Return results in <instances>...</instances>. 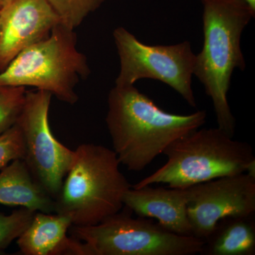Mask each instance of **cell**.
<instances>
[{
    "label": "cell",
    "instance_id": "1",
    "mask_svg": "<svg viewBox=\"0 0 255 255\" xmlns=\"http://www.w3.org/2000/svg\"><path fill=\"white\" fill-rule=\"evenodd\" d=\"M206 111L168 113L132 86H116L108 95L106 123L120 164L140 172L171 143L206 123Z\"/></svg>",
    "mask_w": 255,
    "mask_h": 255
},
{
    "label": "cell",
    "instance_id": "2",
    "mask_svg": "<svg viewBox=\"0 0 255 255\" xmlns=\"http://www.w3.org/2000/svg\"><path fill=\"white\" fill-rule=\"evenodd\" d=\"M204 45L196 55L194 75L211 97L218 128L234 136L236 119L228 102L235 69L246 68L242 53V33L255 13L242 0H201Z\"/></svg>",
    "mask_w": 255,
    "mask_h": 255
},
{
    "label": "cell",
    "instance_id": "3",
    "mask_svg": "<svg viewBox=\"0 0 255 255\" xmlns=\"http://www.w3.org/2000/svg\"><path fill=\"white\" fill-rule=\"evenodd\" d=\"M75 152L55 199V213L68 216L73 226H94L123 209L124 196L131 185L121 172L114 150L85 143Z\"/></svg>",
    "mask_w": 255,
    "mask_h": 255
},
{
    "label": "cell",
    "instance_id": "4",
    "mask_svg": "<svg viewBox=\"0 0 255 255\" xmlns=\"http://www.w3.org/2000/svg\"><path fill=\"white\" fill-rule=\"evenodd\" d=\"M163 154L166 163L132 188L162 184L186 189L225 176L246 173L255 159L250 144L234 140L219 128L189 132L171 143Z\"/></svg>",
    "mask_w": 255,
    "mask_h": 255
},
{
    "label": "cell",
    "instance_id": "5",
    "mask_svg": "<svg viewBox=\"0 0 255 255\" xmlns=\"http://www.w3.org/2000/svg\"><path fill=\"white\" fill-rule=\"evenodd\" d=\"M86 56L77 48L75 30L60 23L49 36L25 48L0 72V86L32 87L75 105V87L90 75Z\"/></svg>",
    "mask_w": 255,
    "mask_h": 255
},
{
    "label": "cell",
    "instance_id": "6",
    "mask_svg": "<svg viewBox=\"0 0 255 255\" xmlns=\"http://www.w3.org/2000/svg\"><path fill=\"white\" fill-rule=\"evenodd\" d=\"M90 226H72V237L83 243L85 255H194L204 241L171 232L151 219L133 218L128 208Z\"/></svg>",
    "mask_w": 255,
    "mask_h": 255
},
{
    "label": "cell",
    "instance_id": "7",
    "mask_svg": "<svg viewBox=\"0 0 255 255\" xmlns=\"http://www.w3.org/2000/svg\"><path fill=\"white\" fill-rule=\"evenodd\" d=\"M113 36L120 60L116 86H132L144 78L158 80L175 90L188 105L195 108L192 76L196 55L190 42L151 46L139 41L124 27L116 28Z\"/></svg>",
    "mask_w": 255,
    "mask_h": 255
},
{
    "label": "cell",
    "instance_id": "8",
    "mask_svg": "<svg viewBox=\"0 0 255 255\" xmlns=\"http://www.w3.org/2000/svg\"><path fill=\"white\" fill-rule=\"evenodd\" d=\"M51 94L43 90L26 92V102L16 124L22 132L23 160L33 177L53 199L75 158V150L53 135L49 124Z\"/></svg>",
    "mask_w": 255,
    "mask_h": 255
},
{
    "label": "cell",
    "instance_id": "9",
    "mask_svg": "<svg viewBox=\"0 0 255 255\" xmlns=\"http://www.w3.org/2000/svg\"><path fill=\"white\" fill-rule=\"evenodd\" d=\"M187 189L192 236L203 241L221 219L255 214V178L246 173L217 178Z\"/></svg>",
    "mask_w": 255,
    "mask_h": 255
},
{
    "label": "cell",
    "instance_id": "10",
    "mask_svg": "<svg viewBox=\"0 0 255 255\" xmlns=\"http://www.w3.org/2000/svg\"><path fill=\"white\" fill-rule=\"evenodd\" d=\"M60 23L48 0H5L0 8V72Z\"/></svg>",
    "mask_w": 255,
    "mask_h": 255
},
{
    "label": "cell",
    "instance_id": "11",
    "mask_svg": "<svg viewBox=\"0 0 255 255\" xmlns=\"http://www.w3.org/2000/svg\"><path fill=\"white\" fill-rule=\"evenodd\" d=\"M187 189L152 187L130 188L124 198V206L139 217L153 219L171 232L192 236L187 211Z\"/></svg>",
    "mask_w": 255,
    "mask_h": 255
},
{
    "label": "cell",
    "instance_id": "12",
    "mask_svg": "<svg viewBox=\"0 0 255 255\" xmlns=\"http://www.w3.org/2000/svg\"><path fill=\"white\" fill-rule=\"evenodd\" d=\"M73 226L65 215L36 212L31 223L17 239L20 253L24 255H85L83 243L68 238Z\"/></svg>",
    "mask_w": 255,
    "mask_h": 255
},
{
    "label": "cell",
    "instance_id": "13",
    "mask_svg": "<svg viewBox=\"0 0 255 255\" xmlns=\"http://www.w3.org/2000/svg\"><path fill=\"white\" fill-rule=\"evenodd\" d=\"M0 204L55 213L54 199L35 179L23 159H14L0 171Z\"/></svg>",
    "mask_w": 255,
    "mask_h": 255
},
{
    "label": "cell",
    "instance_id": "14",
    "mask_svg": "<svg viewBox=\"0 0 255 255\" xmlns=\"http://www.w3.org/2000/svg\"><path fill=\"white\" fill-rule=\"evenodd\" d=\"M204 241L202 255H254L255 214L221 219Z\"/></svg>",
    "mask_w": 255,
    "mask_h": 255
},
{
    "label": "cell",
    "instance_id": "15",
    "mask_svg": "<svg viewBox=\"0 0 255 255\" xmlns=\"http://www.w3.org/2000/svg\"><path fill=\"white\" fill-rule=\"evenodd\" d=\"M24 87L0 86V135L17 122L26 102Z\"/></svg>",
    "mask_w": 255,
    "mask_h": 255
},
{
    "label": "cell",
    "instance_id": "16",
    "mask_svg": "<svg viewBox=\"0 0 255 255\" xmlns=\"http://www.w3.org/2000/svg\"><path fill=\"white\" fill-rule=\"evenodd\" d=\"M106 0H48L62 23L75 30Z\"/></svg>",
    "mask_w": 255,
    "mask_h": 255
},
{
    "label": "cell",
    "instance_id": "17",
    "mask_svg": "<svg viewBox=\"0 0 255 255\" xmlns=\"http://www.w3.org/2000/svg\"><path fill=\"white\" fill-rule=\"evenodd\" d=\"M35 211L20 208L11 214H0V250L17 240L31 223Z\"/></svg>",
    "mask_w": 255,
    "mask_h": 255
},
{
    "label": "cell",
    "instance_id": "18",
    "mask_svg": "<svg viewBox=\"0 0 255 255\" xmlns=\"http://www.w3.org/2000/svg\"><path fill=\"white\" fill-rule=\"evenodd\" d=\"M24 143L22 132L15 124L0 135V169L16 159H23Z\"/></svg>",
    "mask_w": 255,
    "mask_h": 255
},
{
    "label": "cell",
    "instance_id": "19",
    "mask_svg": "<svg viewBox=\"0 0 255 255\" xmlns=\"http://www.w3.org/2000/svg\"><path fill=\"white\" fill-rule=\"evenodd\" d=\"M242 1L246 2L250 8L255 13V0H242Z\"/></svg>",
    "mask_w": 255,
    "mask_h": 255
},
{
    "label": "cell",
    "instance_id": "20",
    "mask_svg": "<svg viewBox=\"0 0 255 255\" xmlns=\"http://www.w3.org/2000/svg\"><path fill=\"white\" fill-rule=\"evenodd\" d=\"M4 1L5 0H0V8H1V6L4 4Z\"/></svg>",
    "mask_w": 255,
    "mask_h": 255
}]
</instances>
